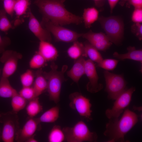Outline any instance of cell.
I'll return each instance as SVG.
<instances>
[{
    "label": "cell",
    "instance_id": "obj_34",
    "mask_svg": "<svg viewBox=\"0 0 142 142\" xmlns=\"http://www.w3.org/2000/svg\"><path fill=\"white\" fill-rule=\"evenodd\" d=\"M90 44L98 50L105 51L109 48L112 43L109 39H106Z\"/></svg>",
    "mask_w": 142,
    "mask_h": 142
},
{
    "label": "cell",
    "instance_id": "obj_7",
    "mask_svg": "<svg viewBox=\"0 0 142 142\" xmlns=\"http://www.w3.org/2000/svg\"><path fill=\"white\" fill-rule=\"evenodd\" d=\"M17 114L13 111L0 114V123L3 124L1 139L4 142L14 141L16 133L19 127Z\"/></svg>",
    "mask_w": 142,
    "mask_h": 142
},
{
    "label": "cell",
    "instance_id": "obj_22",
    "mask_svg": "<svg viewBox=\"0 0 142 142\" xmlns=\"http://www.w3.org/2000/svg\"><path fill=\"white\" fill-rule=\"evenodd\" d=\"M17 93L11 85L8 78L2 76L0 81V97L11 98Z\"/></svg>",
    "mask_w": 142,
    "mask_h": 142
},
{
    "label": "cell",
    "instance_id": "obj_12",
    "mask_svg": "<svg viewBox=\"0 0 142 142\" xmlns=\"http://www.w3.org/2000/svg\"><path fill=\"white\" fill-rule=\"evenodd\" d=\"M85 73L89 80L86 85V88L88 92L95 93L103 88V85L98 82L99 77L95 64L94 62L89 59L85 61Z\"/></svg>",
    "mask_w": 142,
    "mask_h": 142
},
{
    "label": "cell",
    "instance_id": "obj_14",
    "mask_svg": "<svg viewBox=\"0 0 142 142\" xmlns=\"http://www.w3.org/2000/svg\"><path fill=\"white\" fill-rule=\"evenodd\" d=\"M40 123L37 118H30L21 129L17 131L15 139L17 142H25L28 139L34 135L37 130Z\"/></svg>",
    "mask_w": 142,
    "mask_h": 142
},
{
    "label": "cell",
    "instance_id": "obj_19",
    "mask_svg": "<svg viewBox=\"0 0 142 142\" xmlns=\"http://www.w3.org/2000/svg\"><path fill=\"white\" fill-rule=\"evenodd\" d=\"M41 69L36 73V78L33 87L35 91L36 97H38L47 88V82Z\"/></svg>",
    "mask_w": 142,
    "mask_h": 142
},
{
    "label": "cell",
    "instance_id": "obj_1",
    "mask_svg": "<svg viewBox=\"0 0 142 142\" xmlns=\"http://www.w3.org/2000/svg\"><path fill=\"white\" fill-rule=\"evenodd\" d=\"M65 0H35L43 18L61 26L72 24L78 25L83 22L82 17L69 11L64 3Z\"/></svg>",
    "mask_w": 142,
    "mask_h": 142
},
{
    "label": "cell",
    "instance_id": "obj_37",
    "mask_svg": "<svg viewBox=\"0 0 142 142\" xmlns=\"http://www.w3.org/2000/svg\"><path fill=\"white\" fill-rule=\"evenodd\" d=\"M131 19L135 23H141L142 8H134L132 14Z\"/></svg>",
    "mask_w": 142,
    "mask_h": 142
},
{
    "label": "cell",
    "instance_id": "obj_33",
    "mask_svg": "<svg viewBox=\"0 0 142 142\" xmlns=\"http://www.w3.org/2000/svg\"><path fill=\"white\" fill-rule=\"evenodd\" d=\"M18 93L27 100L29 101L36 97L33 87H23Z\"/></svg>",
    "mask_w": 142,
    "mask_h": 142
},
{
    "label": "cell",
    "instance_id": "obj_20",
    "mask_svg": "<svg viewBox=\"0 0 142 142\" xmlns=\"http://www.w3.org/2000/svg\"><path fill=\"white\" fill-rule=\"evenodd\" d=\"M99 15V11L94 7L84 9L82 17L85 28H90L92 25L98 20Z\"/></svg>",
    "mask_w": 142,
    "mask_h": 142
},
{
    "label": "cell",
    "instance_id": "obj_23",
    "mask_svg": "<svg viewBox=\"0 0 142 142\" xmlns=\"http://www.w3.org/2000/svg\"><path fill=\"white\" fill-rule=\"evenodd\" d=\"M59 109L57 106L53 107L45 112L37 118L40 123H53L55 121L59 116Z\"/></svg>",
    "mask_w": 142,
    "mask_h": 142
},
{
    "label": "cell",
    "instance_id": "obj_32",
    "mask_svg": "<svg viewBox=\"0 0 142 142\" xmlns=\"http://www.w3.org/2000/svg\"><path fill=\"white\" fill-rule=\"evenodd\" d=\"M119 61L118 60L113 59H103L97 63V66L106 70H112L116 67Z\"/></svg>",
    "mask_w": 142,
    "mask_h": 142
},
{
    "label": "cell",
    "instance_id": "obj_6",
    "mask_svg": "<svg viewBox=\"0 0 142 142\" xmlns=\"http://www.w3.org/2000/svg\"><path fill=\"white\" fill-rule=\"evenodd\" d=\"M43 27L52 33L56 41L72 42L77 40L83 33H79L60 25L54 24L42 17L40 23Z\"/></svg>",
    "mask_w": 142,
    "mask_h": 142
},
{
    "label": "cell",
    "instance_id": "obj_2",
    "mask_svg": "<svg viewBox=\"0 0 142 142\" xmlns=\"http://www.w3.org/2000/svg\"><path fill=\"white\" fill-rule=\"evenodd\" d=\"M104 135L108 138V142L125 141L126 134L138 121V116L128 108L124 111L121 117L109 119Z\"/></svg>",
    "mask_w": 142,
    "mask_h": 142
},
{
    "label": "cell",
    "instance_id": "obj_17",
    "mask_svg": "<svg viewBox=\"0 0 142 142\" xmlns=\"http://www.w3.org/2000/svg\"><path fill=\"white\" fill-rule=\"evenodd\" d=\"M128 52L120 54L115 52L113 54L114 57L121 60L129 59L142 63V49H136L134 47L129 46L127 48Z\"/></svg>",
    "mask_w": 142,
    "mask_h": 142
},
{
    "label": "cell",
    "instance_id": "obj_3",
    "mask_svg": "<svg viewBox=\"0 0 142 142\" xmlns=\"http://www.w3.org/2000/svg\"><path fill=\"white\" fill-rule=\"evenodd\" d=\"M67 67V65H64L61 70L58 71L57 65L53 62L50 65V70L48 72H43L47 82V89L49 99L56 103L60 101L62 85L65 80L64 74Z\"/></svg>",
    "mask_w": 142,
    "mask_h": 142
},
{
    "label": "cell",
    "instance_id": "obj_16",
    "mask_svg": "<svg viewBox=\"0 0 142 142\" xmlns=\"http://www.w3.org/2000/svg\"><path fill=\"white\" fill-rule=\"evenodd\" d=\"M84 57H82L76 60L72 68L67 72V75L73 81L77 83L85 73Z\"/></svg>",
    "mask_w": 142,
    "mask_h": 142
},
{
    "label": "cell",
    "instance_id": "obj_29",
    "mask_svg": "<svg viewBox=\"0 0 142 142\" xmlns=\"http://www.w3.org/2000/svg\"><path fill=\"white\" fill-rule=\"evenodd\" d=\"M6 13L4 9L0 10V30L5 33L14 28L8 19Z\"/></svg>",
    "mask_w": 142,
    "mask_h": 142
},
{
    "label": "cell",
    "instance_id": "obj_39",
    "mask_svg": "<svg viewBox=\"0 0 142 142\" xmlns=\"http://www.w3.org/2000/svg\"><path fill=\"white\" fill-rule=\"evenodd\" d=\"M128 4L133 6L134 8H142V0H123Z\"/></svg>",
    "mask_w": 142,
    "mask_h": 142
},
{
    "label": "cell",
    "instance_id": "obj_4",
    "mask_svg": "<svg viewBox=\"0 0 142 142\" xmlns=\"http://www.w3.org/2000/svg\"><path fill=\"white\" fill-rule=\"evenodd\" d=\"M98 20L109 41L116 45H121L124 32V23L122 18L114 16H101Z\"/></svg>",
    "mask_w": 142,
    "mask_h": 142
},
{
    "label": "cell",
    "instance_id": "obj_40",
    "mask_svg": "<svg viewBox=\"0 0 142 142\" xmlns=\"http://www.w3.org/2000/svg\"><path fill=\"white\" fill-rule=\"evenodd\" d=\"M110 8V12L112 13L114 8L119 0H107Z\"/></svg>",
    "mask_w": 142,
    "mask_h": 142
},
{
    "label": "cell",
    "instance_id": "obj_24",
    "mask_svg": "<svg viewBox=\"0 0 142 142\" xmlns=\"http://www.w3.org/2000/svg\"><path fill=\"white\" fill-rule=\"evenodd\" d=\"M43 107L39 102L38 97L29 100L26 110L27 114L30 118H33L43 110Z\"/></svg>",
    "mask_w": 142,
    "mask_h": 142
},
{
    "label": "cell",
    "instance_id": "obj_38",
    "mask_svg": "<svg viewBox=\"0 0 142 142\" xmlns=\"http://www.w3.org/2000/svg\"><path fill=\"white\" fill-rule=\"evenodd\" d=\"M10 40L7 37H2L0 35V53H3L6 47L10 43Z\"/></svg>",
    "mask_w": 142,
    "mask_h": 142
},
{
    "label": "cell",
    "instance_id": "obj_31",
    "mask_svg": "<svg viewBox=\"0 0 142 142\" xmlns=\"http://www.w3.org/2000/svg\"><path fill=\"white\" fill-rule=\"evenodd\" d=\"M34 75L32 70L28 69L20 76L23 87H31L34 83Z\"/></svg>",
    "mask_w": 142,
    "mask_h": 142
},
{
    "label": "cell",
    "instance_id": "obj_18",
    "mask_svg": "<svg viewBox=\"0 0 142 142\" xmlns=\"http://www.w3.org/2000/svg\"><path fill=\"white\" fill-rule=\"evenodd\" d=\"M30 4V0H15L14 11L16 16L14 23L15 26L21 23L19 18L27 13Z\"/></svg>",
    "mask_w": 142,
    "mask_h": 142
},
{
    "label": "cell",
    "instance_id": "obj_41",
    "mask_svg": "<svg viewBox=\"0 0 142 142\" xmlns=\"http://www.w3.org/2000/svg\"><path fill=\"white\" fill-rule=\"evenodd\" d=\"M96 6L98 7H102L104 5L106 0H93Z\"/></svg>",
    "mask_w": 142,
    "mask_h": 142
},
{
    "label": "cell",
    "instance_id": "obj_36",
    "mask_svg": "<svg viewBox=\"0 0 142 142\" xmlns=\"http://www.w3.org/2000/svg\"><path fill=\"white\" fill-rule=\"evenodd\" d=\"M132 32L141 40L142 39V24L141 23H134L131 27Z\"/></svg>",
    "mask_w": 142,
    "mask_h": 142
},
{
    "label": "cell",
    "instance_id": "obj_11",
    "mask_svg": "<svg viewBox=\"0 0 142 142\" xmlns=\"http://www.w3.org/2000/svg\"><path fill=\"white\" fill-rule=\"evenodd\" d=\"M20 53L12 50H5L0 59L4 63L2 76L8 78L16 72L18 60L22 58Z\"/></svg>",
    "mask_w": 142,
    "mask_h": 142
},
{
    "label": "cell",
    "instance_id": "obj_25",
    "mask_svg": "<svg viewBox=\"0 0 142 142\" xmlns=\"http://www.w3.org/2000/svg\"><path fill=\"white\" fill-rule=\"evenodd\" d=\"M85 53L89 59L97 63L101 61L103 58L98 50L88 42L84 43Z\"/></svg>",
    "mask_w": 142,
    "mask_h": 142
},
{
    "label": "cell",
    "instance_id": "obj_35",
    "mask_svg": "<svg viewBox=\"0 0 142 142\" xmlns=\"http://www.w3.org/2000/svg\"><path fill=\"white\" fill-rule=\"evenodd\" d=\"M3 3L4 10L11 17L13 16L15 0H1Z\"/></svg>",
    "mask_w": 142,
    "mask_h": 142
},
{
    "label": "cell",
    "instance_id": "obj_43",
    "mask_svg": "<svg viewBox=\"0 0 142 142\" xmlns=\"http://www.w3.org/2000/svg\"><path fill=\"white\" fill-rule=\"evenodd\" d=\"M133 109L135 110H137L139 111H141L142 110L141 107H137L135 106H134L133 107Z\"/></svg>",
    "mask_w": 142,
    "mask_h": 142
},
{
    "label": "cell",
    "instance_id": "obj_30",
    "mask_svg": "<svg viewBox=\"0 0 142 142\" xmlns=\"http://www.w3.org/2000/svg\"><path fill=\"white\" fill-rule=\"evenodd\" d=\"M47 61L38 52L31 59L29 62L30 67L32 69H38L45 64Z\"/></svg>",
    "mask_w": 142,
    "mask_h": 142
},
{
    "label": "cell",
    "instance_id": "obj_28",
    "mask_svg": "<svg viewBox=\"0 0 142 142\" xmlns=\"http://www.w3.org/2000/svg\"><path fill=\"white\" fill-rule=\"evenodd\" d=\"M82 37L87 39L90 43L109 39L105 34L102 32L95 33L91 30L85 33H83Z\"/></svg>",
    "mask_w": 142,
    "mask_h": 142
},
{
    "label": "cell",
    "instance_id": "obj_15",
    "mask_svg": "<svg viewBox=\"0 0 142 142\" xmlns=\"http://www.w3.org/2000/svg\"><path fill=\"white\" fill-rule=\"evenodd\" d=\"M38 52L47 61L54 60L58 56L56 48L50 42L47 41H40Z\"/></svg>",
    "mask_w": 142,
    "mask_h": 142
},
{
    "label": "cell",
    "instance_id": "obj_5",
    "mask_svg": "<svg viewBox=\"0 0 142 142\" xmlns=\"http://www.w3.org/2000/svg\"><path fill=\"white\" fill-rule=\"evenodd\" d=\"M62 129L68 142H95L98 138L97 133L91 131L82 121L78 122L73 127H65Z\"/></svg>",
    "mask_w": 142,
    "mask_h": 142
},
{
    "label": "cell",
    "instance_id": "obj_8",
    "mask_svg": "<svg viewBox=\"0 0 142 142\" xmlns=\"http://www.w3.org/2000/svg\"><path fill=\"white\" fill-rule=\"evenodd\" d=\"M103 74L106 83L105 91L107 93L108 98L115 100L126 89V82L122 75L113 73L106 70Z\"/></svg>",
    "mask_w": 142,
    "mask_h": 142
},
{
    "label": "cell",
    "instance_id": "obj_26",
    "mask_svg": "<svg viewBox=\"0 0 142 142\" xmlns=\"http://www.w3.org/2000/svg\"><path fill=\"white\" fill-rule=\"evenodd\" d=\"M65 140L64 133L60 126L55 125L51 130L48 136L49 142H62Z\"/></svg>",
    "mask_w": 142,
    "mask_h": 142
},
{
    "label": "cell",
    "instance_id": "obj_42",
    "mask_svg": "<svg viewBox=\"0 0 142 142\" xmlns=\"http://www.w3.org/2000/svg\"><path fill=\"white\" fill-rule=\"evenodd\" d=\"M35 135L30 138L27 140L25 142H37L38 141L34 138Z\"/></svg>",
    "mask_w": 142,
    "mask_h": 142
},
{
    "label": "cell",
    "instance_id": "obj_13",
    "mask_svg": "<svg viewBox=\"0 0 142 142\" xmlns=\"http://www.w3.org/2000/svg\"><path fill=\"white\" fill-rule=\"evenodd\" d=\"M28 26L30 31L40 40L50 42L52 37L50 33L44 28L32 12L29 9Z\"/></svg>",
    "mask_w": 142,
    "mask_h": 142
},
{
    "label": "cell",
    "instance_id": "obj_10",
    "mask_svg": "<svg viewBox=\"0 0 142 142\" xmlns=\"http://www.w3.org/2000/svg\"><path fill=\"white\" fill-rule=\"evenodd\" d=\"M69 106L76 110L80 116L87 121L92 120L91 110L92 105L90 100L78 92H75L69 95Z\"/></svg>",
    "mask_w": 142,
    "mask_h": 142
},
{
    "label": "cell",
    "instance_id": "obj_44",
    "mask_svg": "<svg viewBox=\"0 0 142 142\" xmlns=\"http://www.w3.org/2000/svg\"><path fill=\"white\" fill-rule=\"evenodd\" d=\"M1 134H2V131H1V128H0V141L1 139Z\"/></svg>",
    "mask_w": 142,
    "mask_h": 142
},
{
    "label": "cell",
    "instance_id": "obj_9",
    "mask_svg": "<svg viewBox=\"0 0 142 142\" xmlns=\"http://www.w3.org/2000/svg\"><path fill=\"white\" fill-rule=\"evenodd\" d=\"M135 90L134 87L126 89L117 98L111 108L105 111V115L108 118H119L130 104L133 94Z\"/></svg>",
    "mask_w": 142,
    "mask_h": 142
},
{
    "label": "cell",
    "instance_id": "obj_21",
    "mask_svg": "<svg viewBox=\"0 0 142 142\" xmlns=\"http://www.w3.org/2000/svg\"><path fill=\"white\" fill-rule=\"evenodd\" d=\"M67 53L69 57L75 60L82 57H87L84 44L77 40L73 42V44L68 49Z\"/></svg>",
    "mask_w": 142,
    "mask_h": 142
},
{
    "label": "cell",
    "instance_id": "obj_27",
    "mask_svg": "<svg viewBox=\"0 0 142 142\" xmlns=\"http://www.w3.org/2000/svg\"><path fill=\"white\" fill-rule=\"evenodd\" d=\"M11 98V105L13 111L17 113L26 106L27 100L17 93Z\"/></svg>",
    "mask_w": 142,
    "mask_h": 142
}]
</instances>
